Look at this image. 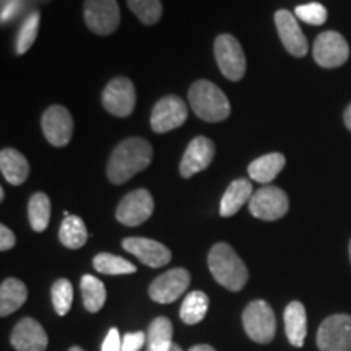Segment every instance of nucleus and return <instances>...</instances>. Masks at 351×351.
Here are the masks:
<instances>
[{
	"instance_id": "1",
	"label": "nucleus",
	"mask_w": 351,
	"mask_h": 351,
	"mask_svg": "<svg viewBox=\"0 0 351 351\" xmlns=\"http://www.w3.org/2000/svg\"><path fill=\"white\" fill-rule=\"evenodd\" d=\"M153 148L150 142L140 137H130L114 148L108 161V179L116 186L130 181L140 171L152 163Z\"/></svg>"
},
{
	"instance_id": "2",
	"label": "nucleus",
	"mask_w": 351,
	"mask_h": 351,
	"mask_svg": "<svg viewBox=\"0 0 351 351\" xmlns=\"http://www.w3.org/2000/svg\"><path fill=\"white\" fill-rule=\"evenodd\" d=\"M208 269L213 278L230 291H241L249 280V270L243 258L226 243H217L210 249Z\"/></svg>"
},
{
	"instance_id": "3",
	"label": "nucleus",
	"mask_w": 351,
	"mask_h": 351,
	"mask_svg": "<svg viewBox=\"0 0 351 351\" xmlns=\"http://www.w3.org/2000/svg\"><path fill=\"white\" fill-rule=\"evenodd\" d=\"M189 104L205 122H221L230 117L231 104L228 96L215 83L197 80L189 88Z\"/></svg>"
},
{
	"instance_id": "4",
	"label": "nucleus",
	"mask_w": 351,
	"mask_h": 351,
	"mask_svg": "<svg viewBox=\"0 0 351 351\" xmlns=\"http://www.w3.org/2000/svg\"><path fill=\"white\" fill-rule=\"evenodd\" d=\"M243 326L252 341L270 343L276 333V319L271 306L263 300L249 302L243 313Z\"/></svg>"
},
{
	"instance_id": "5",
	"label": "nucleus",
	"mask_w": 351,
	"mask_h": 351,
	"mask_svg": "<svg viewBox=\"0 0 351 351\" xmlns=\"http://www.w3.org/2000/svg\"><path fill=\"white\" fill-rule=\"evenodd\" d=\"M83 19L98 36H108L119 28L121 8L117 0H85Z\"/></svg>"
},
{
	"instance_id": "6",
	"label": "nucleus",
	"mask_w": 351,
	"mask_h": 351,
	"mask_svg": "<svg viewBox=\"0 0 351 351\" xmlns=\"http://www.w3.org/2000/svg\"><path fill=\"white\" fill-rule=\"evenodd\" d=\"M215 59L228 80L239 82L245 73V56L241 43L232 34H219L215 39Z\"/></svg>"
},
{
	"instance_id": "7",
	"label": "nucleus",
	"mask_w": 351,
	"mask_h": 351,
	"mask_svg": "<svg viewBox=\"0 0 351 351\" xmlns=\"http://www.w3.org/2000/svg\"><path fill=\"white\" fill-rule=\"evenodd\" d=\"M289 200L280 187L263 186L249 200V212L263 221H275L288 213Z\"/></svg>"
},
{
	"instance_id": "8",
	"label": "nucleus",
	"mask_w": 351,
	"mask_h": 351,
	"mask_svg": "<svg viewBox=\"0 0 351 351\" xmlns=\"http://www.w3.org/2000/svg\"><path fill=\"white\" fill-rule=\"evenodd\" d=\"M320 351H351V315L333 314L317 330Z\"/></svg>"
},
{
	"instance_id": "9",
	"label": "nucleus",
	"mask_w": 351,
	"mask_h": 351,
	"mask_svg": "<svg viewBox=\"0 0 351 351\" xmlns=\"http://www.w3.org/2000/svg\"><path fill=\"white\" fill-rule=\"evenodd\" d=\"M103 106L109 114L117 117H127L134 112L135 101V86L127 77L112 78L101 95Z\"/></svg>"
},
{
	"instance_id": "10",
	"label": "nucleus",
	"mask_w": 351,
	"mask_h": 351,
	"mask_svg": "<svg viewBox=\"0 0 351 351\" xmlns=\"http://www.w3.org/2000/svg\"><path fill=\"white\" fill-rule=\"evenodd\" d=\"M153 208L155 204L150 192L147 189H137L121 200L116 210V218L122 225L134 228L147 221L153 215Z\"/></svg>"
},
{
	"instance_id": "11",
	"label": "nucleus",
	"mask_w": 351,
	"mask_h": 351,
	"mask_svg": "<svg viewBox=\"0 0 351 351\" xmlns=\"http://www.w3.org/2000/svg\"><path fill=\"white\" fill-rule=\"evenodd\" d=\"M314 60L324 69H335L343 65L350 57L346 39L337 32L320 33L314 43Z\"/></svg>"
},
{
	"instance_id": "12",
	"label": "nucleus",
	"mask_w": 351,
	"mask_h": 351,
	"mask_svg": "<svg viewBox=\"0 0 351 351\" xmlns=\"http://www.w3.org/2000/svg\"><path fill=\"white\" fill-rule=\"evenodd\" d=\"M187 104L179 96L169 95L161 98L152 111V129L156 134L174 130L187 121Z\"/></svg>"
},
{
	"instance_id": "13",
	"label": "nucleus",
	"mask_w": 351,
	"mask_h": 351,
	"mask_svg": "<svg viewBox=\"0 0 351 351\" xmlns=\"http://www.w3.org/2000/svg\"><path fill=\"white\" fill-rule=\"evenodd\" d=\"M189 285H191V274L186 269L178 267V269L168 270L166 274L155 278L148 293L153 301L160 302V304H169L186 293Z\"/></svg>"
},
{
	"instance_id": "14",
	"label": "nucleus",
	"mask_w": 351,
	"mask_h": 351,
	"mask_svg": "<svg viewBox=\"0 0 351 351\" xmlns=\"http://www.w3.org/2000/svg\"><path fill=\"white\" fill-rule=\"evenodd\" d=\"M41 127L44 137L54 147H65L73 135V119L64 106L47 108L43 114Z\"/></svg>"
},
{
	"instance_id": "15",
	"label": "nucleus",
	"mask_w": 351,
	"mask_h": 351,
	"mask_svg": "<svg viewBox=\"0 0 351 351\" xmlns=\"http://www.w3.org/2000/svg\"><path fill=\"white\" fill-rule=\"evenodd\" d=\"M215 158V143L207 137H195L187 145L186 152L179 165V173L182 178H192L197 173H202L212 165Z\"/></svg>"
},
{
	"instance_id": "16",
	"label": "nucleus",
	"mask_w": 351,
	"mask_h": 351,
	"mask_svg": "<svg viewBox=\"0 0 351 351\" xmlns=\"http://www.w3.org/2000/svg\"><path fill=\"white\" fill-rule=\"evenodd\" d=\"M122 247L152 269L168 265L173 257V254L165 244L148 238H125L122 241Z\"/></svg>"
},
{
	"instance_id": "17",
	"label": "nucleus",
	"mask_w": 351,
	"mask_h": 351,
	"mask_svg": "<svg viewBox=\"0 0 351 351\" xmlns=\"http://www.w3.org/2000/svg\"><path fill=\"white\" fill-rule=\"evenodd\" d=\"M275 25L285 49L295 57H304L309 47H307V39L301 26L298 25L295 15L288 10H278L275 13Z\"/></svg>"
},
{
	"instance_id": "18",
	"label": "nucleus",
	"mask_w": 351,
	"mask_h": 351,
	"mask_svg": "<svg viewBox=\"0 0 351 351\" xmlns=\"http://www.w3.org/2000/svg\"><path fill=\"white\" fill-rule=\"evenodd\" d=\"M10 343L16 351H44L49 339L38 320L25 317L12 330Z\"/></svg>"
},
{
	"instance_id": "19",
	"label": "nucleus",
	"mask_w": 351,
	"mask_h": 351,
	"mask_svg": "<svg viewBox=\"0 0 351 351\" xmlns=\"http://www.w3.org/2000/svg\"><path fill=\"white\" fill-rule=\"evenodd\" d=\"M252 182L249 179H236L228 186L226 192L223 194V199L219 202V215L221 217H232L243 208L244 204H247L252 199Z\"/></svg>"
},
{
	"instance_id": "20",
	"label": "nucleus",
	"mask_w": 351,
	"mask_h": 351,
	"mask_svg": "<svg viewBox=\"0 0 351 351\" xmlns=\"http://www.w3.org/2000/svg\"><path fill=\"white\" fill-rule=\"evenodd\" d=\"M285 332L288 341L293 346L301 348L307 335V314L306 307L300 301L289 302L285 309Z\"/></svg>"
},
{
	"instance_id": "21",
	"label": "nucleus",
	"mask_w": 351,
	"mask_h": 351,
	"mask_svg": "<svg viewBox=\"0 0 351 351\" xmlns=\"http://www.w3.org/2000/svg\"><path fill=\"white\" fill-rule=\"evenodd\" d=\"M0 171L8 184L20 186L28 178L29 163L20 152L13 150V148H3L0 152Z\"/></svg>"
},
{
	"instance_id": "22",
	"label": "nucleus",
	"mask_w": 351,
	"mask_h": 351,
	"mask_svg": "<svg viewBox=\"0 0 351 351\" xmlns=\"http://www.w3.org/2000/svg\"><path fill=\"white\" fill-rule=\"evenodd\" d=\"M285 163H287V160H285L282 153H269V155H263L249 165V178H252L254 181L258 184H269L274 181L276 176L282 173Z\"/></svg>"
},
{
	"instance_id": "23",
	"label": "nucleus",
	"mask_w": 351,
	"mask_h": 351,
	"mask_svg": "<svg viewBox=\"0 0 351 351\" xmlns=\"http://www.w3.org/2000/svg\"><path fill=\"white\" fill-rule=\"evenodd\" d=\"M28 298L25 283L16 278H7L0 285V315L7 317L20 309Z\"/></svg>"
},
{
	"instance_id": "24",
	"label": "nucleus",
	"mask_w": 351,
	"mask_h": 351,
	"mask_svg": "<svg viewBox=\"0 0 351 351\" xmlns=\"http://www.w3.org/2000/svg\"><path fill=\"white\" fill-rule=\"evenodd\" d=\"M59 239L69 249L83 247L88 239V231L83 219L80 217H75V215L65 217L59 230Z\"/></svg>"
},
{
	"instance_id": "25",
	"label": "nucleus",
	"mask_w": 351,
	"mask_h": 351,
	"mask_svg": "<svg viewBox=\"0 0 351 351\" xmlns=\"http://www.w3.org/2000/svg\"><path fill=\"white\" fill-rule=\"evenodd\" d=\"M208 306L210 300L204 291H192L189 293L186 300H184L181 311H179V315H181V320L184 324L195 326V324H199L205 319Z\"/></svg>"
},
{
	"instance_id": "26",
	"label": "nucleus",
	"mask_w": 351,
	"mask_h": 351,
	"mask_svg": "<svg viewBox=\"0 0 351 351\" xmlns=\"http://www.w3.org/2000/svg\"><path fill=\"white\" fill-rule=\"evenodd\" d=\"M148 351H169L173 346V324L168 317H156L148 328Z\"/></svg>"
},
{
	"instance_id": "27",
	"label": "nucleus",
	"mask_w": 351,
	"mask_h": 351,
	"mask_svg": "<svg viewBox=\"0 0 351 351\" xmlns=\"http://www.w3.org/2000/svg\"><path fill=\"white\" fill-rule=\"evenodd\" d=\"M80 288L83 295V304H85L86 311L98 313V311L103 309L104 302H106V288H104V283L101 280L93 275H83Z\"/></svg>"
},
{
	"instance_id": "28",
	"label": "nucleus",
	"mask_w": 351,
	"mask_h": 351,
	"mask_svg": "<svg viewBox=\"0 0 351 351\" xmlns=\"http://www.w3.org/2000/svg\"><path fill=\"white\" fill-rule=\"evenodd\" d=\"M29 225L36 232H43L51 221V200L44 192H36L32 195L28 204Z\"/></svg>"
},
{
	"instance_id": "29",
	"label": "nucleus",
	"mask_w": 351,
	"mask_h": 351,
	"mask_svg": "<svg viewBox=\"0 0 351 351\" xmlns=\"http://www.w3.org/2000/svg\"><path fill=\"white\" fill-rule=\"evenodd\" d=\"M93 267L104 275H130L137 271L134 263L114 254L101 252L93 258Z\"/></svg>"
},
{
	"instance_id": "30",
	"label": "nucleus",
	"mask_w": 351,
	"mask_h": 351,
	"mask_svg": "<svg viewBox=\"0 0 351 351\" xmlns=\"http://www.w3.org/2000/svg\"><path fill=\"white\" fill-rule=\"evenodd\" d=\"M127 5L143 25H155L163 16L161 0H127Z\"/></svg>"
},
{
	"instance_id": "31",
	"label": "nucleus",
	"mask_w": 351,
	"mask_h": 351,
	"mask_svg": "<svg viewBox=\"0 0 351 351\" xmlns=\"http://www.w3.org/2000/svg\"><path fill=\"white\" fill-rule=\"evenodd\" d=\"M51 300L54 304L56 313L65 315L70 311L73 302V288L72 283L65 278H59L51 288Z\"/></svg>"
},
{
	"instance_id": "32",
	"label": "nucleus",
	"mask_w": 351,
	"mask_h": 351,
	"mask_svg": "<svg viewBox=\"0 0 351 351\" xmlns=\"http://www.w3.org/2000/svg\"><path fill=\"white\" fill-rule=\"evenodd\" d=\"M39 19H41L39 12H34L25 20V23L21 25L19 38H16V54L19 56L25 54V52L33 46L34 41H36L38 29H39Z\"/></svg>"
},
{
	"instance_id": "33",
	"label": "nucleus",
	"mask_w": 351,
	"mask_h": 351,
	"mask_svg": "<svg viewBox=\"0 0 351 351\" xmlns=\"http://www.w3.org/2000/svg\"><path fill=\"white\" fill-rule=\"evenodd\" d=\"M296 16L302 21L309 25H324L327 20V8L322 5V3L313 2V3H306V5H300L296 7Z\"/></svg>"
},
{
	"instance_id": "34",
	"label": "nucleus",
	"mask_w": 351,
	"mask_h": 351,
	"mask_svg": "<svg viewBox=\"0 0 351 351\" xmlns=\"http://www.w3.org/2000/svg\"><path fill=\"white\" fill-rule=\"evenodd\" d=\"M147 341V335L143 332L125 333L122 339V351H140Z\"/></svg>"
},
{
	"instance_id": "35",
	"label": "nucleus",
	"mask_w": 351,
	"mask_h": 351,
	"mask_svg": "<svg viewBox=\"0 0 351 351\" xmlns=\"http://www.w3.org/2000/svg\"><path fill=\"white\" fill-rule=\"evenodd\" d=\"M103 351H122V339L117 328H111L108 332L106 339H104L103 345H101Z\"/></svg>"
},
{
	"instance_id": "36",
	"label": "nucleus",
	"mask_w": 351,
	"mask_h": 351,
	"mask_svg": "<svg viewBox=\"0 0 351 351\" xmlns=\"http://www.w3.org/2000/svg\"><path fill=\"white\" fill-rule=\"evenodd\" d=\"M15 243H16V238L12 232L10 228H7L5 225L0 226V249L5 252L8 249H12L13 245H15Z\"/></svg>"
},
{
	"instance_id": "37",
	"label": "nucleus",
	"mask_w": 351,
	"mask_h": 351,
	"mask_svg": "<svg viewBox=\"0 0 351 351\" xmlns=\"http://www.w3.org/2000/svg\"><path fill=\"white\" fill-rule=\"evenodd\" d=\"M20 5H21V0H8L7 5H3L2 8V21L10 20L12 16L20 10Z\"/></svg>"
},
{
	"instance_id": "38",
	"label": "nucleus",
	"mask_w": 351,
	"mask_h": 351,
	"mask_svg": "<svg viewBox=\"0 0 351 351\" xmlns=\"http://www.w3.org/2000/svg\"><path fill=\"white\" fill-rule=\"evenodd\" d=\"M343 121H345V125L348 127V130H351V104L346 108V111L343 114Z\"/></svg>"
},
{
	"instance_id": "39",
	"label": "nucleus",
	"mask_w": 351,
	"mask_h": 351,
	"mask_svg": "<svg viewBox=\"0 0 351 351\" xmlns=\"http://www.w3.org/2000/svg\"><path fill=\"white\" fill-rule=\"evenodd\" d=\"M189 351H217V350L210 345H195V346H192Z\"/></svg>"
},
{
	"instance_id": "40",
	"label": "nucleus",
	"mask_w": 351,
	"mask_h": 351,
	"mask_svg": "<svg viewBox=\"0 0 351 351\" xmlns=\"http://www.w3.org/2000/svg\"><path fill=\"white\" fill-rule=\"evenodd\" d=\"M169 351H184L182 348H181V346H179V345H173V346H171V350Z\"/></svg>"
},
{
	"instance_id": "41",
	"label": "nucleus",
	"mask_w": 351,
	"mask_h": 351,
	"mask_svg": "<svg viewBox=\"0 0 351 351\" xmlns=\"http://www.w3.org/2000/svg\"><path fill=\"white\" fill-rule=\"evenodd\" d=\"M69 351H85V350H82L80 346H72V348H70Z\"/></svg>"
},
{
	"instance_id": "42",
	"label": "nucleus",
	"mask_w": 351,
	"mask_h": 351,
	"mask_svg": "<svg viewBox=\"0 0 351 351\" xmlns=\"http://www.w3.org/2000/svg\"><path fill=\"white\" fill-rule=\"evenodd\" d=\"M0 199H5V192H3V189L2 187H0Z\"/></svg>"
},
{
	"instance_id": "43",
	"label": "nucleus",
	"mask_w": 351,
	"mask_h": 351,
	"mask_svg": "<svg viewBox=\"0 0 351 351\" xmlns=\"http://www.w3.org/2000/svg\"><path fill=\"white\" fill-rule=\"evenodd\" d=\"M350 261H351V241H350Z\"/></svg>"
}]
</instances>
